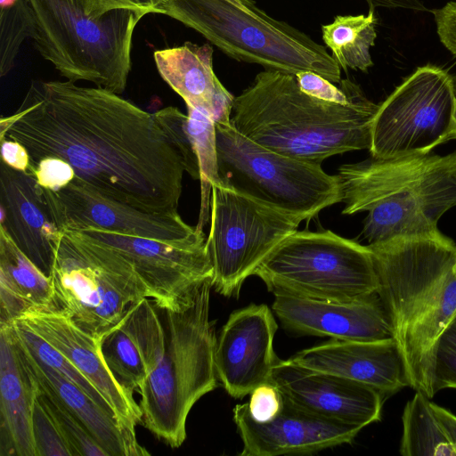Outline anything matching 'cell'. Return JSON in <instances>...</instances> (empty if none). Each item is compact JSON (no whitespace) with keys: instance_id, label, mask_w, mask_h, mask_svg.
Wrapping results in <instances>:
<instances>
[{"instance_id":"obj_34","label":"cell","mask_w":456,"mask_h":456,"mask_svg":"<svg viewBox=\"0 0 456 456\" xmlns=\"http://www.w3.org/2000/svg\"><path fill=\"white\" fill-rule=\"evenodd\" d=\"M32 428L37 456H74L69 442L45 406L40 391L33 411Z\"/></svg>"},{"instance_id":"obj_15","label":"cell","mask_w":456,"mask_h":456,"mask_svg":"<svg viewBox=\"0 0 456 456\" xmlns=\"http://www.w3.org/2000/svg\"><path fill=\"white\" fill-rule=\"evenodd\" d=\"M278 329L266 305L233 311L216 338L215 365L219 382L232 397L241 399L269 383L278 360L273 348Z\"/></svg>"},{"instance_id":"obj_28","label":"cell","mask_w":456,"mask_h":456,"mask_svg":"<svg viewBox=\"0 0 456 456\" xmlns=\"http://www.w3.org/2000/svg\"><path fill=\"white\" fill-rule=\"evenodd\" d=\"M378 23L374 9L367 15H338L322 26V40L339 67L367 72L373 65L370 48L375 45Z\"/></svg>"},{"instance_id":"obj_24","label":"cell","mask_w":456,"mask_h":456,"mask_svg":"<svg viewBox=\"0 0 456 456\" xmlns=\"http://www.w3.org/2000/svg\"><path fill=\"white\" fill-rule=\"evenodd\" d=\"M154 61L163 80L185 102L205 110L215 121H230L234 96L222 85L213 69L209 44L158 50Z\"/></svg>"},{"instance_id":"obj_3","label":"cell","mask_w":456,"mask_h":456,"mask_svg":"<svg viewBox=\"0 0 456 456\" xmlns=\"http://www.w3.org/2000/svg\"><path fill=\"white\" fill-rule=\"evenodd\" d=\"M344 215L367 211L362 233L369 244L400 236H433L456 206V151L370 158L342 165L337 174Z\"/></svg>"},{"instance_id":"obj_33","label":"cell","mask_w":456,"mask_h":456,"mask_svg":"<svg viewBox=\"0 0 456 456\" xmlns=\"http://www.w3.org/2000/svg\"><path fill=\"white\" fill-rule=\"evenodd\" d=\"M39 387L45 406L69 442L74 456H109L87 428L53 394Z\"/></svg>"},{"instance_id":"obj_6","label":"cell","mask_w":456,"mask_h":456,"mask_svg":"<svg viewBox=\"0 0 456 456\" xmlns=\"http://www.w3.org/2000/svg\"><path fill=\"white\" fill-rule=\"evenodd\" d=\"M28 1L36 21L35 45L61 76L118 94L125 91L133 36L146 12L123 9L94 20L77 0Z\"/></svg>"},{"instance_id":"obj_14","label":"cell","mask_w":456,"mask_h":456,"mask_svg":"<svg viewBox=\"0 0 456 456\" xmlns=\"http://www.w3.org/2000/svg\"><path fill=\"white\" fill-rule=\"evenodd\" d=\"M79 231L118 251L135 268L160 309L174 308L196 287L212 281L205 235L167 242L87 226Z\"/></svg>"},{"instance_id":"obj_13","label":"cell","mask_w":456,"mask_h":456,"mask_svg":"<svg viewBox=\"0 0 456 456\" xmlns=\"http://www.w3.org/2000/svg\"><path fill=\"white\" fill-rule=\"evenodd\" d=\"M42 188L49 216L60 230L91 226L167 242L205 235L186 224L178 211H143L106 197L76 177L58 191Z\"/></svg>"},{"instance_id":"obj_10","label":"cell","mask_w":456,"mask_h":456,"mask_svg":"<svg viewBox=\"0 0 456 456\" xmlns=\"http://www.w3.org/2000/svg\"><path fill=\"white\" fill-rule=\"evenodd\" d=\"M301 222L223 181L213 185L206 245L215 290L224 297H238L246 279Z\"/></svg>"},{"instance_id":"obj_21","label":"cell","mask_w":456,"mask_h":456,"mask_svg":"<svg viewBox=\"0 0 456 456\" xmlns=\"http://www.w3.org/2000/svg\"><path fill=\"white\" fill-rule=\"evenodd\" d=\"M301 366L332 373L374 388L386 398L409 386L396 340H330L289 358Z\"/></svg>"},{"instance_id":"obj_18","label":"cell","mask_w":456,"mask_h":456,"mask_svg":"<svg viewBox=\"0 0 456 456\" xmlns=\"http://www.w3.org/2000/svg\"><path fill=\"white\" fill-rule=\"evenodd\" d=\"M233 420L242 441L241 456L311 454L351 444L362 429L309 413L283 395L281 408L272 419L255 420L245 403L233 408Z\"/></svg>"},{"instance_id":"obj_47","label":"cell","mask_w":456,"mask_h":456,"mask_svg":"<svg viewBox=\"0 0 456 456\" xmlns=\"http://www.w3.org/2000/svg\"><path fill=\"white\" fill-rule=\"evenodd\" d=\"M455 114H456V110H455Z\"/></svg>"},{"instance_id":"obj_20","label":"cell","mask_w":456,"mask_h":456,"mask_svg":"<svg viewBox=\"0 0 456 456\" xmlns=\"http://www.w3.org/2000/svg\"><path fill=\"white\" fill-rule=\"evenodd\" d=\"M0 205V228L51 276L61 230L49 216L42 186L32 175L1 161Z\"/></svg>"},{"instance_id":"obj_5","label":"cell","mask_w":456,"mask_h":456,"mask_svg":"<svg viewBox=\"0 0 456 456\" xmlns=\"http://www.w3.org/2000/svg\"><path fill=\"white\" fill-rule=\"evenodd\" d=\"M165 15L196 30L229 57L296 75L315 72L332 83L341 68L326 47L251 0H167Z\"/></svg>"},{"instance_id":"obj_22","label":"cell","mask_w":456,"mask_h":456,"mask_svg":"<svg viewBox=\"0 0 456 456\" xmlns=\"http://www.w3.org/2000/svg\"><path fill=\"white\" fill-rule=\"evenodd\" d=\"M110 370L127 391L142 386L157 367L165 346L161 310L149 297L133 304L101 339Z\"/></svg>"},{"instance_id":"obj_9","label":"cell","mask_w":456,"mask_h":456,"mask_svg":"<svg viewBox=\"0 0 456 456\" xmlns=\"http://www.w3.org/2000/svg\"><path fill=\"white\" fill-rule=\"evenodd\" d=\"M219 175L235 191L310 220L323 208L342 202L337 175L320 163L269 150L237 131L231 121L216 123Z\"/></svg>"},{"instance_id":"obj_45","label":"cell","mask_w":456,"mask_h":456,"mask_svg":"<svg viewBox=\"0 0 456 456\" xmlns=\"http://www.w3.org/2000/svg\"><path fill=\"white\" fill-rule=\"evenodd\" d=\"M444 7L449 11L456 13V1L447 3Z\"/></svg>"},{"instance_id":"obj_4","label":"cell","mask_w":456,"mask_h":456,"mask_svg":"<svg viewBox=\"0 0 456 456\" xmlns=\"http://www.w3.org/2000/svg\"><path fill=\"white\" fill-rule=\"evenodd\" d=\"M211 280L183 297L174 308L160 309L165 329L161 358L138 388L142 424L167 445L186 439L194 404L218 386L215 365L216 335L210 320Z\"/></svg>"},{"instance_id":"obj_23","label":"cell","mask_w":456,"mask_h":456,"mask_svg":"<svg viewBox=\"0 0 456 456\" xmlns=\"http://www.w3.org/2000/svg\"><path fill=\"white\" fill-rule=\"evenodd\" d=\"M39 391L12 323L1 324V455L37 456L32 418Z\"/></svg>"},{"instance_id":"obj_7","label":"cell","mask_w":456,"mask_h":456,"mask_svg":"<svg viewBox=\"0 0 456 456\" xmlns=\"http://www.w3.org/2000/svg\"><path fill=\"white\" fill-rule=\"evenodd\" d=\"M51 278L55 307L100 340L151 292L114 248L79 231L61 230Z\"/></svg>"},{"instance_id":"obj_25","label":"cell","mask_w":456,"mask_h":456,"mask_svg":"<svg viewBox=\"0 0 456 456\" xmlns=\"http://www.w3.org/2000/svg\"><path fill=\"white\" fill-rule=\"evenodd\" d=\"M20 348L39 386L53 394L87 428L109 456L149 454L138 443L136 436L119 425L113 413L101 407L63 375Z\"/></svg>"},{"instance_id":"obj_19","label":"cell","mask_w":456,"mask_h":456,"mask_svg":"<svg viewBox=\"0 0 456 456\" xmlns=\"http://www.w3.org/2000/svg\"><path fill=\"white\" fill-rule=\"evenodd\" d=\"M273 296L272 310L283 328L290 332L349 341L395 338L389 316L378 292L351 301Z\"/></svg>"},{"instance_id":"obj_30","label":"cell","mask_w":456,"mask_h":456,"mask_svg":"<svg viewBox=\"0 0 456 456\" xmlns=\"http://www.w3.org/2000/svg\"><path fill=\"white\" fill-rule=\"evenodd\" d=\"M188 130L196 151L200 182V208L195 226L203 231L210 219L212 186L222 182L219 175L216 123L203 109L186 105Z\"/></svg>"},{"instance_id":"obj_36","label":"cell","mask_w":456,"mask_h":456,"mask_svg":"<svg viewBox=\"0 0 456 456\" xmlns=\"http://www.w3.org/2000/svg\"><path fill=\"white\" fill-rule=\"evenodd\" d=\"M432 385L435 395L444 388L456 389V314L437 341Z\"/></svg>"},{"instance_id":"obj_46","label":"cell","mask_w":456,"mask_h":456,"mask_svg":"<svg viewBox=\"0 0 456 456\" xmlns=\"http://www.w3.org/2000/svg\"><path fill=\"white\" fill-rule=\"evenodd\" d=\"M453 273H454V274L456 275V262H455V265H454V266H453Z\"/></svg>"},{"instance_id":"obj_44","label":"cell","mask_w":456,"mask_h":456,"mask_svg":"<svg viewBox=\"0 0 456 456\" xmlns=\"http://www.w3.org/2000/svg\"><path fill=\"white\" fill-rule=\"evenodd\" d=\"M370 9L382 8H402L416 12H427L428 8L421 0H366Z\"/></svg>"},{"instance_id":"obj_42","label":"cell","mask_w":456,"mask_h":456,"mask_svg":"<svg viewBox=\"0 0 456 456\" xmlns=\"http://www.w3.org/2000/svg\"><path fill=\"white\" fill-rule=\"evenodd\" d=\"M2 162L9 167L28 173L30 167V159L27 150L18 142L1 140Z\"/></svg>"},{"instance_id":"obj_16","label":"cell","mask_w":456,"mask_h":456,"mask_svg":"<svg viewBox=\"0 0 456 456\" xmlns=\"http://www.w3.org/2000/svg\"><path fill=\"white\" fill-rule=\"evenodd\" d=\"M281 395L297 407L333 421L365 428L379 421L382 394L354 380L278 358L271 375Z\"/></svg>"},{"instance_id":"obj_17","label":"cell","mask_w":456,"mask_h":456,"mask_svg":"<svg viewBox=\"0 0 456 456\" xmlns=\"http://www.w3.org/2000/svg\"><path fill=\"white\" fill-rule=\"evenodd\" d=\"M15 321L25 325L61 352L97 389L119 425L136 436L142 412L133 393L124 388L107 366L100 340L79 328L56 307L32 308Z\"/></svg>"},{"instance_id":"obj_31","label":"cell","mask_w":456,"mask_h":456,"mask_svg":"<svg viewBox=\"0 0 456 456\" xmlns=\"http://www.w3.org/2000/svg\"><path fill=\"white\" fill-rule=\"evenodd\" d=\"M36 21L28 0H0V76L14 67L23 42L33 38Z\"/></svg>"},{"instance_id":"obj_43","label":"cell","mask_w":456,"mask_h":456,"mask_svg":"<svg viewBox=\"0 0 456 456\" xmlns=\"http://www.w3.org/2000/svg\"><path fill=\"white\" fill-rule=\"evenodd\" d=\"M430 405L456 454V416L436 403L431 402Z\"/></svg>"},{"instance_id":"obj_35","label":"cell","mask_w":456,"mask_h":456,"mask_svg":"<svg viewBox=\"0 0 456 456\" xmlns=\"http://www.w3.org/2000/svg\"><path fill=\"white\" fill-rule=\"evenodd\" d=\"M154 114L179 151L184 162L185 172L193 179L200 180L198 158L188 130V116L172 106L158 110Z\"/></svg>"},{"instance_id":"obj_39","label":"cell","mask_w":456,"mask_h":456,"mask_svg":"<svg viewBox=\"0 0 456 456\" xmlns=\"http://www.w3.org/2000/svg\"><path fill=\"white\" fill-rule=\"evenodd\" d=\"M44 188L58 191L75 178L71 166L58 158H45L29 171Z\"/></svg>"},{"instance_id":"obj_27","label":"cell","mask_w":456,"mask_h":456,"mask_svg":"<svg viewBox=\"0 0 456 456\" xmlns=\"http://www.w3.org/2000/svg\"><path fill=\"white\" fill-rule=\"evenodd\" d=\"M456 314V275L448 281L435 306L406 333L400 346L409 387L431 399L437 341Z\"/></svg>"},{"instance_id":"obj_1","label":"cell","mask_w":456,"mask_h":456,"mask_svg":"<svg viewBox=\"0 0 456 456\" xmlns=\"http://www.w3.org/2000/svg\"><path fill=\"white\" fill-rule=\"evenodd\" d=\"M20 143L30 169L58 158L102 195L147 212L177 211L183 159L154 113L101 87L32 81L0 120V141Z\"/></svg>"},{"instance_id":"obj_41","label":"cell","mask_w":456,"mask_h":456,"mask_svg":"<svg viewBox=\"0 0 456 456\" xmlns=\"http://www.w3.org/2000/svg\"><path fill=\"white\" fill-rule=\"evenodd\" d=\"M432 12L441 43L456 56V13L444 6Z\"/></svg>"},{"instance_id":"obj_37","label":"cell","mask_w":456,"mask_h":456,"mask_svg":"<svg viewBox=\"0 0 456 456\" xmlns=\"http://www.w3.org/2000/svg\"><path fill=\"white\" fill-rule=\"evenodd\" d=\"M300 89L305 94L329 102L346 104L361 90L349 79H341L339 86L313 71L295 75Z\"/></svg>"},{"instance_id":"obj_32","label":"cell","mask_w":456,"mask_h":456,"mask_svg":"<svg viewBox=\"0 0 456 456\" xmlns=\"http://www.w3.org/2000/svg\"><path fill=\"white\" fill-rule=\"evenodd\" d=\"M12 326L18 343L24 350L41 363L63 375L101 407L113 413L102 395L61 352L20 322L13 321Z\"/></svg>"},{"instance_id":"obj_2","label":"cell","mask_w":456,"mask_h":456,"mask_svg":"<svg viewBox=\"0 0 456 456\" xmlns=\"http://www.w3.org/2000/svg\"><path fill=\"white\" fill-rule=\"evenodd\" d=\"M378 109L362 89L346 104L329 102L303 92L295 75L265 69L234 98L230 121L269 150L321 164L330 156L370 149Z\"/></svg>"},{"instance_id":"obj_38","label":"cell","mask_w":456,"mask_h":456,"mask_svg":"<svg viewBox=\"0 0 456 456\" xmlns=\"http://www.w3.org/2000/svg\"><path fill=\"white\" fill-rule=\"evenodd\" d=\"M86 15L94 20L102 19L113 12L123 10L144 12L147 14L165 15L167 0H77Z\"/></svg>"},{"instance_id":"obj_40","label":"cell","mask_w":456,"mask_h":456,"mask_svg":"<svg viewBox=\"0 0 456 456\" xmlns=\"http://www.w3.org/2000/svg\"><path fill=\"white\" fill-rule=\"evenodd\" d=\"M282 405V395L271 382L256 387L250 393L248 402L249 412L253 419L265 422L274 418Z\"/></svg>"},{"instance_id":"obj_11","label":"cell","mask_w":456,"mask_h":456,"mask_svg":"<svg viewBox=\"0 0 456 456\" xmlns=\"http://www.w3.org/2000/svg\"><path fill=\"white\" fill-rule=\"evenodd\" d=\"M456 86L444 69L419 67L380 104L371 126V157L427 154L456 139Z\"/></svg>"},{"instance_id":"obj_29","label":"cell","mask_w":456,"mask_h":456,"mask_svg":"<svg viewBox=\"0 0 456 456\" xmlns=\"http://www.w3.org/2000/svg\"><path fill=\"white\" fill-rule=\"evenodd\" d=\"M430 403L420 391L407 402L402 416L399 447L403 456H456Z\"/></svg>"},{"instance_id":"obj_12","label":"cell","mask_w":456,"mask_h":456,"mask_svg":"<svg viewBox=\"0 0 456 456\" xmlns=\"http://www.w3.org/2000/svg\"><path fill=\"white\" fill-rule=\"evenodd\" d=\"M368 246L379 278L378 293L400 347L408 330L435 306L454 274L456 245L441 233L400 236Z\"/></svg>"},{"instance_id":"obj_8","label":"cell","mask_w":456,"mask_h":456,"mask_svg":"<svg viewBox=\"0 0 456 456\" xmlns=\"http://www.w3.org/2000/svg\"><path fill=\"white\" fill-rule=\"evenodd\" d=\"M273 295L351 301L378 292L369 246L331 231H296L254 272Z\"/></svg>"},{"instance_id":"obj_26","label":"cell","mask_w":456,"mask_h":456,"mask_svg":"<svg viewBox=\"0 0 456 456\" xmlns=\"http://www.w3.org/2000/svg\"><path fill=\"white\" fill-rule=\"evenodd\" d=\"M55 307L51 276L42 272L0 228V325L32 308Z\"/></svg>"}]
</instances>
